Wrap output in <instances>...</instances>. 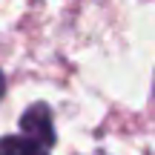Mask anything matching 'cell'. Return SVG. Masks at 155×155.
I'll use <instances>...</instances> for the list:
<instances>
[{
  "mask_svg": "<svg viewBox=\"0 0 155 155\" xmlns=\"http://www.w3.org/2000/svg\"><path fill=\"white\" fill-rule=\"evenodd\" d=\"M20 129L26 138H32L40 147H52L55 144V127H52V109L46 104H32V109L23 112L20 118Z\"/></svg>",
  "mask_w": 155,
  "mask_h": 155,
  "instance_id": "obj_1",
  "label": "cell"
},
{
  "mask_svg": "<svg viewBox=\"0 0 155 155\" xmlns=\"http://www.w3.org/2000/svg\"><path fill=\"white\" fill-rule=\"evenodd\" d=\"M0 155H46L43 147L26 135H9L0 141Z\"/></svg>",
  "mask_w": 155,
  "mask_h": 155,
  "instance_id": "obj_2",
  "label": "cell"
},
{
  "mask_svg": "<svg viewBox=\"0 0 155 155\" xmlns=\"http://www.w3.org/2000/svg\"><path fill=\"white\" fill-rule=\"evenodd\" d=\"M3 89H6V81H3V72H0V98H3Z\"/></svg>",
  "mask_w": 155,
  "mask_h": 155,
  "instance_id": "obj_3",
  "label": "cell"
}]
</instances>
